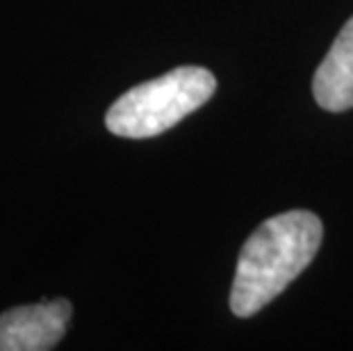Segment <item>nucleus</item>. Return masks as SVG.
<instances>
[{"label":"nucleus","instance_id":"nucleus-1","mask_svg":"<svg viewBox=\"0 0 353 351\" xmlns=\"http://www.w3.org/2000/svg\"><path fill=\"white\" fill-rule=\"evenodd\" d=\"M321 237V219L307 210L274 214L255 228L237 258L230 290L232 315L253 317L285 292L317 256Z\"/></svg>","mask_w":353,"mask_h":351},{"label":"nucleus","instance_id":"nucleus-4","mask_svg":"<svg viewBox=\"0 0 353 351\" xmlns=\"http://www.w3.org/2000/svg\"><path fill=\"white\" fill-rule=\"evenodd\" d=\"M312 94L328 112L353 108V17L344 23L328 55L314 71Z\"/></svg>","mask_w":353,"mask_h":351},{"label":"nucleus","instance_id":"nucleus-2","mask_svg":"<svg viewBox=\"0 0 353 351\" xmlns=\"http://www.w3.org/2000/svg\"><path fill=\"white\" fill-rule=\"evenodd\" d=\"M214 89L216 78L208 69L178 66L119 96L105 114V126L117 137H157L205 106Z\"/></svg>","mask_w":353,"mask_h":351},{"label":"nucleus","instance_id":"nucleus-3","mask_svg":"<svg viewBox=\"0 0 353 351\" xmlns=\"http://www.w3.org/2000/svg\"><path fill=\"white\" fill-rule=\"evenodd\" d=\"M73 305L66 299L19 305L0 315V351H48L64 338Z\"/></svg>","mask_w":353,"mask_h":351}]
</instances>
